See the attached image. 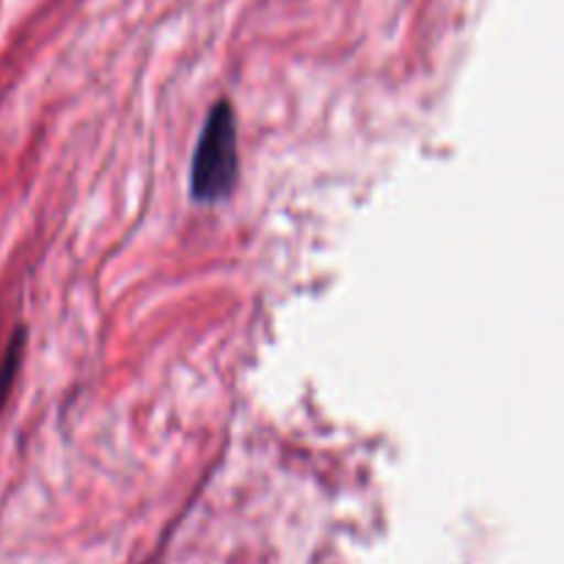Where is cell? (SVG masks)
Wrapping results in <instances>:
<instances>
[{
    "mask_svg": "<svg viewBox=\"0 0 564 564\" xmlns=\"http://www.w3.org/2000/svg\"><path fill=\"white\" fill-rule=\"evenodd\" d=\"M237 121L226 99L215 102L198 132L191 163V196L198 204H218L229 198L237 185Z\"/></svg>",
    "mask_w": 564,
    "mask_h": 564,
    "instance_id": "1",
    "label": "cell"
},
{
    "mask_svg": "<svg viewBox=\"0 0 564 564\" xmlns=\"http://www.w3.org/2000/svg\"><path fill=\"white\" fill-rule=\"evenodd\" d=\"M22 350H25V330L17 328L14 336H11L9 347H6L3 361H0V411H3L6 400H9L11 386H14V380H17V372H20Z\"/></svg>",
    "mask_w": 564,
    "mask_h": 564,
    "instance_id": "2",
    "label": "cell"
}]
</instances>
